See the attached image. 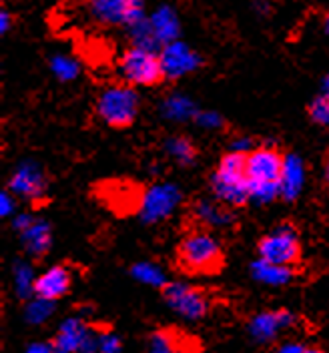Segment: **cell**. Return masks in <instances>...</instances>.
Segmentation results:
<instances>
[{
  "instance_id": "1",
  "label": "cell",
  "mask_w": 329,
  "mask_h": 353,
  "mask_svg": "<svg viewBox=\"0 0 329 353\" xmlns=\"http://www.w3.org/2000/svg\"><path fill=\"white\" fill-rule=\"evenodd\" d=\"M175 265L179 271L193 277L219 275L227 265L225 249L209 231L191 229L175 247Z\"/></svg>"
},
{
  "instance_id": "2",
  "label": "cell",
  "mask_w": 329,
  "mask_h": 353,
  "mask_svg": "<svg viewBox=\"0 0 329 353\" xmlns=\"http://www.w3.org/2000/svg\"><path fill=\"white\" fill-rule=\"evenodd\" d=\"M287 173V161L283 151L273 145L255 147L247 153V179L251 195L269 201L281 189Z\"/></svg>"
},
{
  "instance_id": "3",
  "label": "cell",
  "mask_w": 329,
  "mask_h": 353,
  "mask_svg": "<svg viewBox=\"0 0 329 353\" xmlns=\"http://www.w3.org/2000/svg\"><path fill=\"white\" fill-rule=\"evenodd\" d=\"M209 185L225 205L237 209L245 207L249 199H253L247 179V153L231 151L223 154L209 176Z\"/></svg>"
},
{
  "instance_id": "4",
  "label": "cell",
  "mask_w": 329,
  "mask_h": 353,
  "mask_svg": "<svg viewBox=\"0 0 329 353\" xmlns=\"http://www.w3.org/2000/svg\"><path fill=\"white\" fill-rule=\"evenodd\" d=\"M261 263L275 269H293L303 261V243L299 231L291 223H279L257 241Z\"/></svg>"
},
{
  "instance_id": "5",
  "label": "cell",
  "mask_w": 329,
  "mask_h": 353,
  "mask_svg": "<svg viewBox=\"0 0 329 353\" xmlns=\"http://www.w3.org/2000/svg\"><path fill=\"white\" fill-rule=\"evenodd\" d=\"M141 101L137 90L125 83L103 88L94 101L97 119L110 129H129L139 117Z\"/></svg>"
},
{
  "instance_id": "6",
  "label": "cell",
  "mask_w": 329,
  "mask_h": 353,
  "mask_svg": "<svg viewBox=\"0 0 329 353\" xmlns=\"http://www.w3.org/2000/svg\"><path fill=\"white\" fill-rule=\"evenodd\" d=\"M119 74L129 87H157L165 81L167 70L163 57L151 48L131 46L123 52L119 61Z\"/></svg>"
},
{
  "instance_id": "7",
  "label": "cell",
  "mask_w": 329,
  "mask_h": 353,
  "mask_svg": "<svg viewBox=\"0 0 329 353\" xmlns=\"http://www.w3.org/2000/svg\"><path fill=\"white\" fill-rule=\"evenodd\" d=\"M165 301L175 309L179 315L187 319H201L209 313L211 301L203 287L183 285V283H169L163 287Z\"/></svg>"
},
{
  "instance_id": "8",
  "label": "cell",
  "mask_w": 329,
  "mask_h": 353,
  "mask_svg": "<svg viewBox=\"0 0 329 353\" xmlns=\"http://www.w3.org/2000/svg\"><path fill=\"white\" fill-rule=\"evenodd\" d=\"M149 353H203L197 337L177 330L161 327L149 335Z\"/></svg>"
},
{
  "instance_id": "9",
  "label": "cell",
  "mask_w": 329,
  "mask_h": 353,
  "mask_svg": "<svg viewBox=\"0 0 329 353\" xmlns=\"http://www.w3.org/2000/svg\"><path fill=\"white\" fill-rule=\"evenodd\" d=\"M92 14L107 24H134L143 17V0H94Z\"/></svg>"
},
{
  "instance_id": "10",
  "label": "cell",
  "mask_w": 329,
  "mask_h": 353,
  "mask_svg": "<svg viewBox=\"0 0 329 353\" xmlns=\"http://www.w3.org/2000/svg\"><path fill=\"white\" fill-rule=\"evenodd\" d=\"M72 287V273L66 265H54L32 283V291L43 301H59Z\"/></svg>"
},
{
  "instance_id": "11",
  "label": "cell",
  "mask_w": 329,
  "mask_h": 353,
  "mask_svg": "<svg viewBox=\"0 0 329 353\" xmlns=\"http://www.w3.org/2000/svg\"><path fill=\"white\" fill-rule=\"evenodd\" d=\"M10 189L30 203H39L46 195V179L37 167H22L10 181Z\"/></svg>"
},
{
  "instance_id": "12",
  "label": "cell",
  "mask_w": 329,
  "mask_h": 353,
  "mask_svg": "<svg viewBox=\"0 0 329 353\" xmlns=\"http://www.w3.org/2000/svg\"><path fill=\"white\" fill-rule=\"evenodd\" d=\"M88 343V330L77 319L66 321L52 339V352L54 353H74L83 352Z\"/></svg>"
},
{
  "instance_id": "13",
  "label": "cell",
  "mask_w": 329,
  "mask_h": 353,
  "mask_svg": "<svg viewBox=\"0 0 329 353\" xmlns=\"http://www.w3.org/2000/svg\"><path fill=\"white\" fill-rule=\"evenodd\" d=\"M293 315L289 311H267L261 313L259 317L253 319L251 331L257 339L261 341H271L277 337L279 331L287 330L289 325H293Z\"/></svg>"
},
{
  "instance_id": "14",
  "label": "cell",
  "mask_w": 329,
  "mask_h": 353,
  "mask_svg": "<svg viewBox=\"0 0 329 353\" xmlns=\"http://www.w3.org/2000/svg\"><path fill=\"white\" fill-rule=\"evenodd\" d=\"M48 245H50V233H48L46 227H43V225H41V227L34 225V227H30V229L26 231V247H28V251H32L34 255H43V253H46Z\"/></svg>"
},
{
  "instance_id": "15",
  "label": "cell",
  "mask_w": 329,
  "mask_h": 353,
  "mask_svg": "<svg viewBox=\"0 0 329 353\" xmlns=\"http://www.w3.org/2000/svg\"><path fill=\"white\" fill-rule=\"evenodd\" d=\"M167 145H169L171 154L175 157L177 161H181V163H191V161L197 157L195 145H193L191 139H187V137H175V139H171Z\"/></svg>"
},
{
  "instance_id": "16",
  "label": "cell",
  "mask_w": 329,
  "mask_h": 353,
  "mask_svg": "<svg viewBox=\"0 0 329 353\" xmlns=\"http://www.w3.org/2000/svg\"><path fill=\"white\" fill-rule=\"evenodd\" d=\"M309 117L317 125H329V94H321L309 105Z\"/></svg>"
},
{
  "instance_id": "17",
  "label": "cell",
  "mask_w": 329,
  "mask_h": 353,
  "mask_svg": "<svg viewBox=\"0 0 329 353\" xmlns=\"http://www.w3.org/2000/svg\"><path fill=\"white\" fill-rule=\"evenodd\" d=\"M99 347H101V353H117L121 350V343H119V339L112 337V335H103V337L99 339Z\"/></svg>"
},
{
  "instance_id": "18",
  "label": "cell",
  "mask_w": 329,
  "mask_h": 353,
  "mask_svg": "<svg viewBox=\"0 0 329 353\" xmlns=\"http://www.w3.org/2000/svg\"><path fill=\"white\" fill-rule=\"evenodd\" d=\"M54 68H57V72H59V74H61V77H65V79H68V77H72V74H74V63H72V65H70V63H68V61H65V59H59V61H57V63H54Z\"/></svg>"
},
{
  "instance_id": "19",
  "label": "cell",
  "mask_w": 329,
  "mask_h": 353,
  "mask_svg": "<svg viewBox=\"0 0 329 353\" xmlns=\"http://www.w3.org/2000/svg\"><path fill=\"white\" fill-rule=\"evenodd\" d=\"M10 26H12V17H10L6 10H2V12H0V32H2V34L8 32Z\"/></svg>"
},
{
  "instance_id": "20",
  "label": "cell",
  "mask_w": 329,
  "mask_h": 353,
  "mask_svg": "<svg viewBox=\"0 0 329 353\" xmlns=\"http://www.w3.org/2000/svg\"><path fill=\"white\" fill-rule=\"evenodd\" d=\"M303 345H295V343H289V345H283L279 353H301Z\"/></svg>"
},
{
  "instance_id": "21",
  "label": "cell",
  "mask_w": 329,
  "mask_h": 353,
  "mask_svg": "<svg viewBox=\"0 0 329 353\" xmlns=\"http://www.w3.org/2000/svg\"><path fill=\"white\" fill-rule=\"evenodd\" d=\"M301 353H326L321 347H303Z\"/></svg>"
},
{
  "instance_id": "22",
  "label": "cell",
  "mask_w": 329,
  "mask_h": 353,
  "mask_svg": "<svg viewBox=\"0 0 329 353\" xmlns=\"http://www.w3.org/2000/svg\"><path fill=\"white\" fill-rule=\"evenodd\" d=\"M326 176H328V183H329V159H328V165H326Z\"/></svg>"
},
{
  "instance_id": "23",
  "label": "cell",
  "mask_w": 329,
  "mask_h": 353,
  "mask_svg": "<svg viewBox=\"0 0 329 353\" xmlns=\"http://www.w3.org/2000/svg\"><path fill=\"white\" fill-rule=\"evenodd\" d=\"M328 26H329V19H328Z\"/></svg>"
}]
</instances>
